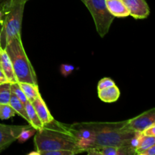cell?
Segmentation results:
<instances>
[{
  "mask_svg": "<svg viewBox=\"0 0 155 155\" xmlns=\"http://www.w3.org/2000/svg\"><path fill=\"white\" fill-rule=\"evenodd\" d=\"M127 121L80 123L70 127L85 152L91 148L106 146H130L136 149L142 133L127 129Z\"/></svg>",
  "mask_w": 155,
  "mask_h": 155,
  "instance_id": "1",
  "label": "cell"
},
{
  "mask_svg": "<svg viewBox=\"0 0 155 155\" xmlns=\"http://www.w3.org/2000/svg\"><path fill=\"white\" fill-rule=\"evenodd\" d=\"M34 145L36 152L59 149L85 152L79 145L70 125L61 124L55 120L44 124L41 130H36L34 136Z\"/></svg>",
  "mask_w": 155,
  "mask_h": 155,
  "instance_id": "2",
  "label": "cell"
},
{
  "mask_svg": "<svg viewBox=\"0 0 155 155\" xmlns=\"http://www.w3.org/2000/svg\"><path fill=\"white\" fill-rule=\"evenodd\" d=\"M5 50L12 61L17 82L38 86L36 72L25 52L21 35L13 38L6 45Z\"/></svg>",
  "mask_w": 155,
  "mask_h": 155,
  "instance_id": "3",
  "label": "cell"
},
{
  "mask_svg": "<svg viewBox=\"0 0 155 155\" xmlns=\"http://www.w3.org/2000/svg\"><path fill=\"white\" fill-rule=\"evenodd\" d=\"M25 4H18L4 12L0 21V47L5 49L13 38L21 36Z\"/></svg>",
  "mask_w": 155,
  "mask_h": 155,
  "instance_id": "4",
  "label": "cell"
},
{
  "mask_svg": "<svg viewBox=\"0 0 155 155\" xmlns=\"http://www.w3.org/2000/svg\"><path fill=\"white\" fill-rule=\"evenodd\" d=\"M92 15L95 28L101 37L109 31L115 17L111 15L106 5L105 0H86L84 3Z\"/></svg>",
  "mask_w": 155,
  "mask_h": 155,
  "instance_id": "5",
  "label": "cell"
},
{
  "mask_svg": "<svg viewBox=\"0 0 155 155\" xmlns=\"http://www.w3.org/2000/svg\"><path fill=\"white\" fill-rule=\"evenodd\" d=\"M31 125H6L0 124V152L18 139L23 130L31 127Z\"/></svg>",
  "mask_w": 155,
  "mask_h": 155,
  "instance_id": "6",
  "label": "cell"
},
{
  "mask_svg": "<svg viewBox=\"0 0 155 155\" xmlns=\"http://www.w3.org/2000/svg\"><path fill=\"white\" fill-rule=\"evenodd\" d=\"M155 124V108L143 112L136 117L128 120L126 127L127 129L134 132L142 133L148 127Z\"/></svg>",
  "mask_w": 155,
  "mask_h": 155,
  "instance_id": "7",
  "label": "cell"
},
{
  "mask_svg": "<svg viewBox=\"0 0 155 155\" xmlns=\"http://www.w3.org/2000/svg\"><path fill=\"white\" fill-rule=\"evenodd\" d=\"M130 12V15L136 19H145L150 14V8L145 0H123Z\"/></svg>",
  "mask_w": 155,
  "mask_h": 155,
  "instance_id": "8",
  "label": "cell"
},
{
  "mask_svg": "<svg viewBox=\"0 0 155 155\" xmlns=\"http://www.w3.org/2000/svg\"><path fill=\"white\" fill-rule=\"evenodd\" d=\"M86 152L89 154L100 155H132L136 154V148L130 146H106L91 148Z\"/></svg>",
  "mask_w": 155,
  "mask_h": 155,
  "instance_id": "9",
  "label": "cell"
},
{
  "mask_svg": "<svg viewBox=\"0 0 155 155\" xmlns=\"http://www.w3.org/2000/svg\"><path fill=\"white\" fill-rule=\"evenodd\" d=\"M31 103L42 124H48V123L51 122L53 120H54L52 115L50 113L48 108L47 107L45 101L41 97V95H39L36 98H35L31 101Z\"/></svg>",
  "mask_w": 155,
  "mask_h": 155,
  "instance_id": "10",
  "label": "cell"
},
{
  "mask_svg": "<svg viewBox=\"0 0 155 155\" xmlns=\"http://www.w3.org/2000/svg\"><path fill=\"white\" fill-rule=\"evenodd\" d=\"M106 5L112 15L117 18H127L130 12L123 0H105Z\"/></svg>",
  "mask_w": 155,
  "mask_h": 155,
  "instance_id": "11",
  "label": "cell"
},
{
  "mask_svg": "<svg viewBox=\"0 0 155 155\" xmlns=\"http://www.w3.org/2000/svg\"><path fill=\"white\" fill-rule=\"evenodd\" d=\"M1 68L8 82H9L10 83H16V77H15V72H14L12 61H11L5 50L3 48L2 49L1 52Z\"/></svg>",
  "mask_w": 155,
  "mask_h": 155,
  "instance_id": "12",
  "label": "cell"
},
{
  "mask_svg": "<svg viewBox=\"0 0 155 155\" xmlns=\"http://www.w3.org/2000/svg\"><path fill=\"white\" fill-rule=\"evenodd\" d=\"M98 97L104 102L112 103L118 100L120 95V92L116 85L110 87L104 88L98 90Z\"/></svg>",
  "mask_w": 155,
  "mask_h": 155,
  "instance_id": "13",
  "label": "cell"
},
{
  "mask_svg": "<svg viewBox=\"0 0 155 155\" xmlns=\"http://www.w3.org/2000/svg\"><path fill=\"white\" fill-rule=\"evenodd\" d=\"M25 107L26 110H27V116H28L29 120H30V125H31L33 128L36 129V130H41V129H42L44 124H42L41 120L39 119V116H38V114H36V110H35L31 101H30L28 100V101L25 103Z\"/></svg>",
  "mask_w": 155,
  "mask_h": 155,
  "instance_id": "14",
  "label": "cell"
},
{
  "mask_svg": "<svg viewBox=\"0 0 155 155\" xmlns=\"http://www.w3.org/2000/svg\"><path fill=\"white\" fill-rule=\"evenodd\" d=\"M9 104H10V105L13 107L14 110L16 112V114H18L20 116L24 118V119H25L28 122V124H30V120H29L27 110H26L25 104L23 103L22 101H20L19 98H18L16 95H14L13 93H12V95H11Z\"/></svg>",
  "mask_w": 155,
  "mask_h": 155,
  "instance_id": "15",
  "label": "cell"
},
{
  "mask_svg": "<svg viewBox=\"0 0 155 155\" xmlns=\"http://www.w3.org/2000/svg\"><path fill=\"white\" fill-rule=\"evenodd\" d=\"M154 145H155V136H146L142 133L139 138V144L136 147V154L140 155L142 152L148 150Z\"/></svg>",
  "mask_w": 155,
  "mask_h": 155,
  "instance_id": "16",
  "label": "cell"
},
{
  "mask_svg": "<svg viewBox=\"0 0 155 155\" xmlns=\"http://www.w3.org/2000/svg\"><path fill=\"white\" fill-rule=\"evenodd\" d=\"M20 86L24 91V94L27 96V99L30 101H32L35 98L40 95L39 91V87L36 85L30 84L28 83H18Z\"/></svg>",
  "mask_w": 155,
  "mask_h": 155,
  "instance_id": "17",
  "label": "cell"
},
{
  "mask_svg": "<svg viewBox=\"0 0 155 155\" xmlns=\"http://www.w3.org/2000/svg\"><path fill=\"white\" fill-rule=\"evenodd\" d=\"M11 95V83L8 82L0 83V104H9Z\"/></svg>",
  "mask_w": 155,
  "mask_h": 155,
  "instance_id": "18",
  "label": "cell"
},
{
  "mask_svg": "<svg viewBox=\"0 0 155 155\" xmlns=\"http://www.w3.org/2000/svg\"><path fill=\"white\" fill-rule=\"evenodd\" d=\"M77 154H80L79 151H74V150H68V149H59L54 150V151H33L30 153L29 154H39V155H75Z\"/></svg>",
  "mask_w": 155,
  "mask_h": 155,
  "instance_id": "19",
  "label": "cell"
},
{
  "mask_svg": "<svg viewBox=\"0 0 155 155\" xmlns=\"http://www.w3.org/2000/svg\"><path fill=\"white\" fill-rule=\"evenodd\" d=\"M16 112L10 104H0V119L8 120L13 117Z\"/></svg>",
  "mask_w": 155,
  "mask_h": 155,
  "instance_id": "20",
  "label": "cell"
},
{
  "mask_svg": "<svg viewBox=\"0 0 155 155\" xmlns=\"http://www.w3.org/2000/svg\"><path fill=\"white\" fill-rule=\"evenodd\" d=\"M11 92H12V93H13L14 95H16V96L19 98L20 101H22L24 104L28 101L27 96H26L24 91L22 90V89L21 88V86H20L19 83H18V82L11 83Z\"/></svg>",
  "mask_w": 155,
  "mask_h": 155,
  "instance_id": "21",
  "label": "cell"
},
{
  "mask_svg": "<svg viewBox=\"0 0 155 155\" xmlns=\"http://www.w3.org/2000/svg\"><path fill=\"white\" fill-rule=\"evenodd\" d=\"M29 0H0V10L3 12L18 4H26Z\"/></svg>",
  "mask_w": 155,
  "mask_h": 155,
  "instance_id": "22",
  "label": "cell"
},
{
  "mask_svg": "<svg viewBox=\"0 0 155 155\" xmlns=\"http://www.w3.org/2000/svg\"><path fill=\"white\" fill-rule=\"evenodd\" d=\"M36 132V130L33 128V127L26 129V130H23V131L20 133L19 136H18L17 140H18L20 143H24L26 141L28 140L30 137H32L33 135H35Z\"/></svg>",
  "mask_w": 155,
  "mask_h": 155,
  "instance_id": "23",
  "label": "cell"
},
{
  "mask_svg": "<svg viewBox=\"0 0 155 155\" xmlns=\"http://www.w3.org/2000/svg\"><path fill=\"white\" fill-rule=\"evenodd\" d=\"M115 85V83L111 80L110 78H107V77H104V78L101 79L98 84V89H102L104 88L110 87Z\"/></svg>",
  "mask_w": 155,
  "mask_h": 155,
  "instance_id": "24",
  "label": "cell"
},
{
  "mask_svg": "<svg viewBox=\"0 0 155 155\" xmlns=\"http://www.w3.org/2000/svg\"><path fill=\"white\" fill-rule=\"evenodd\" d=\"M74 70V67L71 64H62L61 67V71L62 74H63L64 77H67V76H68L69 74H71Z\"/></svg>",
  "mask_w": 155,
  "mask_h": 155,
  "instance_id": "25",
  "label": "cell"
},
{
  "mask_svg": "<svg viewBox=\"0 0 155 155\" xmlns=\"http://www.w3.org/2000/svg\"><path fill=\"white\" fill-rule=\"evenodd\" d=\"M144 135H146V136H155V124L151 126V127H148L146 130H144L142 132Z\"/></svg>",
  "mask_w": 155,
  "mask_h": 155,
  "instance_id": "26",
  "label": "cell"
},
{
  "mask_svg": "<svg viewBox=\"0 0 155 155\" xmlns=\"http://www.w3.org/2000/svg\"><path fill=\"white\" fill-rule=\"evenodd\" d=\"M140 155H155V145L144 151V152H142Z\"/></svg>",
  "mask_w": 155,
  "mask_h": 155,
  "instance_id": "27",
  "label": "cell"
},
{
  "mask_svg": "<svg viewBox=\"0 0 155 155\" xmlns=\"http://www.w3.org/2000/svg\"><path fill=\"white\" fill-rule=\"evenodd\" d=\"M6 82H8L7 79H6L4 73L2 71V68H0V83H6Z\"/></svg>",
  "mask_w": 155,
  "mask_h": 155,
  "instance_id": "28",
  "label": "cell"
},
{
  "mask_svg": "<svg viewBox=\"0 0 155 155\" xmlns=\"http://www.w3.org/2000/svg\"><path fill=\"white\" fill-rule=\"evenodd\" d=\"M3 15H4V14H3V12H2L1 10H0V21H1V20H2V17H3Z\"/></svg>",
  "mask_w": 155,
  "mask_h": 155,
  "instance_id": "29",
  "label": "cell"
},
{
  "mask_svg": "<svg viewBox=\"0 0 155 155\" xmlns=\"http://www.w3.org/2000/svg\"><path fill=\"white\" fill-rule=\"evenodd\" d=\"M2 48L0 47V68H1V52H2Z\"/></svg>",
  "mask_w": 155,
  "mask_h": 155,
  "instance_id": "30",
  "label": "cell"
},
{
  "mask_svg": "<svg viewBox=\"0 0 155 155\" xmlns=\"http://www.w3.org/2000/svg\"><path fill=\"white\" fill-rule=\"evenodd\" d=\"M81 1H82V2H83V3H85V2H86V0H81Z\"/></svg>",
  "mask_w": 155,
  "mask_h": 155,
  "instance_id": "31",
  "label": "cell"
},
{
  "mask_svg": "<svg viewBox=\"0 0 155 155\" xmlns=\"http://www.w3.org/2000/svg\"></svg>",
  "mask_w": 155,
  "mask_h": 155,
  "instance_id": "32",
  "label": "cell"
}]
</instances>
